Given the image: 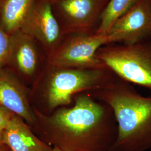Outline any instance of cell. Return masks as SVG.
I'll return each mask as SVG.
<instances>
[{
    "instance_id": "1",
    "label": "cell",
    "mask_w": 151,
    "mask_h": 151,
    "mask_svg": "<svg viewBox=\"0 0 151 151\" xmlns=\"http://www.w3.org/2000/svg\"><path fill=\"white\" fill-rule=\"evenodd\" d=\"M34 110V132L62 151H109L116 139L118 128L112 109L88 92L76 95L72 105L50 113Z\"/></svg>"
},
{
    "instance_id": "15",
    "label": "cell",
    "mask_w": 151,
    "mask_h": 151,
    "mask_svg": "<svg viewBox=\"0 0 151 151\" xmlns=\"http://www.w3.org/2000/svg\"><path fill=\"white\" fill-rule=\"evenodd\" d=\"M14 114L0 105V129L3 130L9 124Z\"/></svg>"
},
{
    "instance_id": "17",
    "label": "cell",
    "mask_w": 151,
    "mask_h": 151,
    "mask_svg": "<svg viewBox=\"0 0 151 151\" xmlns=\"http://www.w3.org/2000/svg\"><path fill=\"white\" fill-rule=\"evenodd\" d=\"M2 130L0 129V143H2Z\"/></svg>"
},
{
    "instance_id": "7",
    "label": "cell",
    "mask_w": 151,
    "mask_h": 151,
    "mask_svg": "<svg viewBox=\"0 0 151 151\" xmlns=\"http://www.w3.org/2000/svg\"><path fill=\"white\" fill-rule=\"evenodd\" d=\"M20 30L35 39L48 57L64 37L49 0H35Z\"/></svg>"
},
{
    "instance_id": "14",
    "label": "cell",
    "mask_w": 151,
    "mask_h": 151,
    "mask_svg": "<svg viewBox=\"0 0 151 151\" xmlns=\"http://www.w3.org/2000/svg\"><path fill=\"white\" fill-rule=\"evenodd\" d=\"M12 47V35L0 27V70L9 65Z\"/></svg>"
},
{
    "instance_id": "6",
    "label": "cell",
    "mask_w": 151,
    "mask_h": 151,
    "mask_svg": "<svg viewBox=\"0 0 151 151\" xmlns=\"http://www.w3.org/2000/svg\"><path fill=\"white\" fill-rule=\"evenodd\" d=\"M63 35L95 34L109 0H49Z\"/></svg>"
},
{
    "instance_id": "18",
    "label": "cell",
    "mask_w": 151,
    "mask_h": 151,
    "mask_svg": "<svg viewBox=\"0 0 151 151\" xmlns=\"http://www.w3.org/2000/svg\"><path fill=\"white\" fill-rule=\"evenodd\" d=\"M50 151H62L61 150H60L59 149L57 148H53L52 150Z\"/></svg>"
},
{
    "instance_id": "2",
    "label": "cell",
    "mask_w": 151,
    "mask_h": 151,
    "mask_svg": "<svg viewBox=\"0 0 151 151\" xmlns=\"http://www.w3.org/2000/svg\"><path fill=\"white\" fill-rule=\"evenodd\" d=\"M88 93L113 110L118 134L109 151L151 149V97L142 96L131 83L119 77L103 88Z\"/></svg>"
},
{
    "instance_id": "9",
    "label": "cell",
    "mask_w": 151,
    "mask_h": 151,
    "mask_svg": "<svg viewBox=\"0 0 151 151\" xmlns=\"http://www.w3.org/2000/svg\"><path fill=\"white\" fill-rule=\"evenodd\" d=\"M114 43L134 44L151 39V2L138 0L108 33Z\"/></svg>"
},
{
    "instance_id": "19",
    "label": "cell",
    "mask_w": 151,
    "mask_h": 151,
    "mask_svg": "<svg viewBox=\"0 0 151 151\" xmlns=\"http://www.w3.org/2000/svg\"><path fill=\"white\" fill-rule=\"evenodd\" d=\"M149 1H150V2H151V0H149Z\"/></svg>"
},
{
    "instance_id": "16",
    "label": "cell",
    "mask_w": 151,
    "mask_h": 151,
    "mask_svg": "<svg viewBox=\"0 0 151 151\" xmlns=\"http://www.w3.org/2000/svg\"><path fill=\"white\" fill-rule=\"evenodd\" d=\"M0 151H11L10 149L5 145V144H4L3 143H0Z\"/></svg>"
},
{
    "instance_id": "10",
    "label": "cell",
    "mask_w": 151,
    "mask_h": 151,
    "mask_svg": "<svg viewBox=\"0 0 151 151\" xmlns=\"http://www.w3.org/2000/svg\"><path fill=\"white\" fill-rule=\"evenodd\" d=\"M0 105L32 126L36 117L29 101L26 87L20 78L6 67L0 70Z\"/></svg>"
},
{
    "instance_id": "8",
    "label": "cell",
    "mask_w": 151,
    "mask_h": 151,
    "mask_svg": "<svg viewBox=\"0 0 151 151\" xmlns=\"http://www.w3.org/2000/svg\"><path fill=\"white\" fill-rule=\"evenodd\" d=\"M47 54L35 39L21 30L12 35L7 67L18 77L32 78L35 81L47 64Z\"/></svg>"
},
{
    "instance_id": "13",
    "label": "cell",
    "mask_w": 151,
    "mask_h": 151,
    "mask_svg": "<svg viewBox=\"0 0 151 151\" xmlns=\"http://www.w3.org/2000/svg\"><path fill=\"white\" fill-rule=\"evenodd\" d=\"M138 0H109L100 19L95 34H107L114 24Z\"/></svg>"
},
{
    "instance_id": "3",
    "label": "cell",
    "mask_w": 151,
    "mask_h": 151,
    "mask_svg": "<svg viewBox=\"0 0 151 151\" xmlns=\"http://www.w3.org/2000/svg\"><path fill=\"white\" fill-rule=\"evenodd\" d=\"M118 77L108 68L79 69L47 64L34 82L36 107L33 108L42 113H50L72 105L76 95L101 89Z\"/></svg>"
},
{
    "instance_id": "5",
    "label": "cell",
    "mask_w": 151,
    "mask_h": 151,
    "mask_svg": "<svg viewBox=\"0 0 151 151\" xmlns=\"http://www.w3.org/2000/svg\"><path fill=\"white\" fill-rule=\"evenodd\" d=\"M112 43L114 39L108 34L66 35L48 57L47 64L79 69L108 68L96 57V53L101 47Z\"/></svg>"
},
{
    "instance_id": "11",
    "label": "cell",
    "mask_w": 151,
    "mask_h": 151,
    "mask_svg": "<svg viewBox=\"0 0 151 151\" xmlns=\"http://www.w3.org/2000/svg\"><path fill=\"white\" fill-rule=\"evenodd\" d=\"M2 140L11 151H50L53 148L42 140L29 125L15 114L2 130Z\"/></svg>"
},
{
    "instance_id": "12",
    "label": "cell",
    "mask_w": 151,
    "mask_h": 151,
    "mask_svg": "<svg viewBox=\"0 0 151 151\" xmlns=\"http://www.w3.org/2000/svg\"><path fill=\"white\" fill-rule=\"evenodd\" d=\"M35 0H0V27L12 35L20 31Z\"/></svg>"
},
{
    "instance_id": "4",
    "label": "cell",
    "mask_w": 151,
    "mask_h": 151,
    "mask_svg": "<svg viewBox=\"0 0 151 151\" xmlns=\"http://www.w3.org/2000/svg\"><path fill=\"white\" fill-rule=\"evenodd\" d=\"M96 57L120 78L151 91L150 40L134 44H107L97 50Z\"/></svg>"
}]
</instances>
